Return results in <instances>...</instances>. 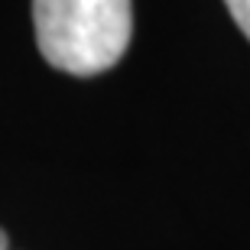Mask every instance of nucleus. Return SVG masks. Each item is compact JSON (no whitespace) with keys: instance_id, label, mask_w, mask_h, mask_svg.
<instances>
[{"instance_id":"2","label":"nucleus","mask_w":250,"mask_h":250,"mask_svg":"<svg viewBox=\"0 0 250 250\" xmlns=\"http://www.w3.org/2000/svg\"><path fill=\"white\" fill-rule=\"evenodd\" d=\"M228 3V13L234 17V23L241 26V33L250 39V0H224Z\"/></svg>"},{"instance_id":"3","label":"nucleus","mask_w":250,"mask_h":250,"mask_svg":"<svg viewBox=\"0 0 250 250\" xmlns=\"http://www.w3.org/2000/svg\"><path fill=\"white\" fill-rule=\"evenodd\" d=\"M0 250H10V241H7V231L0 228Z\"/></svg>"},{"instance_id":"1","label":"nucleus","mask_w":250,"mask_h":250,"mask_svg":"<svg viewBox=\"0 0 250 250\" xmlns=\"http://www.w3.org/2000/svg\"><path fill=\"white\" fill-rule=\"evenodd\" d=\"M36 46L52 68L91 78L124 59L133 36L130 0H33Z\"/></svg>"}]
</instances>
